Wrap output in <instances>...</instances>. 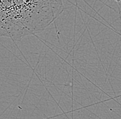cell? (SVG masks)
<instances>
[{
    "label": "cell",
    "instance_id": "obj_1",
    "mask_svg": "<svg viewBox=\"0 0 121 119\" xmlns=\"http://www.w3.org/2000/svg\"><path fill=\"white\" fill-rule=\"evenodd\" d=\"M63 10V0H0V36L19 42L45 30Z\"/></svg>",
    "mask_w": 121,
    "mask_h": 119
},
{
    "label": "cell",
    "instance_id": "obj_2",
    "mask_svg": "<svg viewBox=\"0 0 121 119\" xmlns=\"http://www.w3.org/2000/svg\"><path fill=\"white\" fill-rule=\"evenodd\" d=\"M116 2H118V3H119L120 1H121V0H116Z\"/></svg>",
    "mask_w": 121,
    "mask_h": 119
}]
</instances>
